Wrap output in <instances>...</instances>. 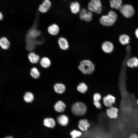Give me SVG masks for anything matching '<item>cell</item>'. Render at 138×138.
Returning a JSON list of instances; mask_svg holds the SVG:
<instances>
[{"label":"cell","instance_id":"1","mask_svg":"<svg viewBox=\"0 0 138 138\" xmlns=\"http://www.w3.org/2000/svg\"><path fill=\"white\" fill-rule=\"evenodd\" d=\"M37 25L35 22L26 36V48L29 51L33 50L36 45L41 44L44 42V38L40 32L37 29Z\"/></svg>","mask_w":138,"mask_h":138},{"label":"cell","instance_id":"2","mask_svg":"<svg viewBox=\"0 0 138 138\" xmlns=\"http://www.w3.org/2000/svg\"><path fill=\"white\" fill-rule=\"evenodd\" d=\"M117 16L114 11L110 10L108 14L102 16L99 19L100 23L106 26H111L113 25L117 20Z\"/></svg>","mask_w":138,"mask_h":138},{"label":"cell","instance_id":"3","mask_svg":"<svg viewBox=\"0 0 138 138\" xmlns=\"http://www.w3.org/2000/svg\"><path fill=\"white\" fill-rule=\"evenodd\" d=\"M78 68L84 74H91L94 71L95 66L94 64L90 60H84L80 62Z\"/></svg>","mask_w":138,"mask_h":138},{"label":"cell","instance_id":"4","mask_svg":"<svg viewBox=\"0 0 138 138\" xmlns=\"http://www.w3.org/2000/svg\"><path fill=\"white\" fill-rule=\"evenodd\" d=\"M73 113L77 116H82L84 115L87 111L85 105L83 102H78L74 103L71 107Z\"/></svg>","mask_w":138,"mask_h":138},{"label":"cell","instance_id":"5","mask_svg":"<svg viewBox=\"0 0 138 138\" xmlns=\"http://www.w3.org/2000/svg\"><path fill=\"white\" fill-rule=\"evenodd\" d=\"M87 8L91 12L99 14L102 12V6L100 0H90L89 2Z\"/></svg>","mask_w":138,"mask_h":138},{"label":"cell","instance_id":"6","mask_svg":"<svg viewBox=\"0 0 138 138\" xmlns=\"http://www.w3.org/2000/svg\"><path fill=\"white\" fill-rule=\"evenodd\" d=\"M119 10L122 15L127 18L131 17L134 13L133 7L130 5L125 4L122 5Z\"/></svg>","mask_w":138,"mask_h":138},{"label":"cell","instance_id":"7","mask_svg":"<svg viewBox=\"0 0 138 138\" xmlns=\"http://www.w3.org/2000/svg\"><path fill=\"white\" fill-rule=\"evenodd\" d=\"M93 15L92 12L84 8H81L79 12V17L82 20L89 22L92 19Z\"/></svg>","mask_w":138,"mask_h":138},{"label":"cell","instance_id":"8","mask_svg":"<svg viewBox=\"0 0 138 138\" xmlns=\"http://www.w3.org/2000/svg\"><path fill=\"white\" fill-rule=\"evenodd\" d=\"M102 50L105 53H110L113 50L114 46L113 44L109 41H106L102 43L101 45Z\"/></svg>","mask_w":138,"mask_h":138},{"label":"cell","instance_id":"9","mask_svg":"<svg viewBox=\"0 0 138 138\" xmlns=\"http://www.w3.org/2000/svg\"><path fill=\"white\" fill-rule=\"evenodd\" d=\"M103 103L106 106L110 107L112 106L113 104L115 103L116 98L114 96L109 94L103 98Z\"/></svg>","mask_w":138,"mask_h":138},{"label":"cell","instance_id":"10","mask_svg":"<svg viewBox=\"0 0 138 138\" xmlns=\"http://www.w3.org/2000/svg\"><path fill=\"white\" fill-rule=\"evenodd\" d=\"M119 112V109L117 108L112 106L107 109L106 114L110 118L116 119L118 117Z\"/></svg>","mask_w":138,"mask_h":138},{"label":"cell","instance_id":"11","mask_svg":"<svg viewBox=\"0 0 138 138\" xmlns=\"http://www.w3.org/2000/svg\"><path fill=\"white\" fill-rule=\"evenodd\" d=\"M51 6V3L49 0H44L39 7V11L43 13L47 12Z\"/></svg>","mask_w":138,"mask_h":138},{"label":"cell","instance_id":"12","mask_svg":"<svg viewBox=\"0 0 138 138\" xmlns=\"http://www.w3.org/2000/svg\"><path fill=\"white\" fill-rule=\"evenodd\" d=\"M71 11L72 13L74 14H77L80 10V6L79 3L77 1L72 2L70 5Z\"/></svg>","mask_w":138,"mask_h":138},{"label":"cell","instance_id":"13","mask_svg":"<svg viewBox=\"0 0 138 138\" xmlns=\"http://www.w3.org/2000/svg\"><path fill=\"white\" fill-rule=\"evenodd\" d=\"M127 66L130 68H137L138 67V59L133 57L128 59L126 62Z\"/></svg>","mask_w":138,"mask_h":138},{"label":"cell","instance_id":"14","mask_svg":"<svg viewBox=\"0 0 138 138\" xmlns=\"http://www.w3.org/2000/svg\"><path fill=\"white\" fill-rule=\"evenodd\" d=\"M90 126L87 120L86 119H81L79 120L78 124V127L82 131H85Z\"/></svg>","mask_w":138,"mask_h":138},{"label":"cell","instance_id":"15","mask_svg":"<svg viewBox=\"0 0 138 138\" xmlns=\"http://www.w3.org/2000/svg\"><path fill=\"white\" fill-rule=\"evenodd\" d=\"M58 43L60 48L62 50H66L68 48V43L65 38L63 37L59 38L58 40Z\"/></svg>","mask_w":138,"mask_h":138},{"label":"cell","instance_id":"16","mask_svg":"<svg viewBox=\"0 0 138 138\" xmlns=\"http://www.w3.org/2000/svg\"><path fill=\"white\" fill-rule=\"evenodd\" d=\"M66 107L65 104L62 101H59L55 104L54 106V110L59 112H63Z\"/></svg>","mask_w":138,"mask_h":138},{"label":"cell","instance_id":"17","mask_svg":"<svg viewBox=\"0 0 138 138\" xmlns=\"http://www.w3.org/2000/svg\"><path fill=\"white\" fill-rule=\"evenodd\" d=\"M57 120L60 125L63 126L66 125L68 122L67 117L63 114L59 116L57 118Z\"/></svg>","mask_w":138,"mask_h":138},{"label":"cell","instance_id":"18","mask_svg":"<svg viewBox=\"0 0 138 138\" xmlns=\"http://www.w3.org/2000/svg\"><path fill=\"white\" fill-rule=\"evenodd\" d=\"M110 5L111 8L119 9L122 6V0H110Z\"/></svg>","mask_w":138,"mask_h":138},{"label":"cell","instance_id":"19","mask_svg":"<svg viewBox=\"0 0 138 138\" xmlns=\"http://www.w3.org/2000/svg\"><path fill=\"white\" fill-rule=\"evenodd\" d=\"M58 26L56 24H53L50 26L48 28L49 32L51 34L55 35L58 34L59 32Z\"/></svg>","mask_w":138,"mask_h":138},{"label":"cell","instance_id":"20","mask_svg":"<svg viewBox=\"0 0 138 138\" xmlns=\"http://www.w3.org/2000/svg\"><path fill=\"white\" fill-rule=\"evenodd\" d=\"M28 57L30 62L33 64L37 63L40 59L39 56L33 52L29 53L28 55Z\"/></svg>","mask_w":138,"mask_h":138},{"label":"cell","instance_id":"21","mask_svg":"<svg viewBox=\"0 0 138 138\" xmlns=\"http://www.w3.org/2000/svg\"><path fill=\"white\" fill-rule=\"evenodd\" d=\"M54 88L55 91L59 94L63 93L65 90V86L61 83H57L55 84L54 85Z\"/></svg>","mask_w":138,"mask_h":138},{"label":"cell","instance_id":"22","mask_svg":"<svg viewBox=\"0 0 138 138\" xmlns=\"http://www.w3.org/2000/svg\"><path fill=\"white\" fill-rule=\"evenodd\" d=\"M44 125L46 126L52 128L54 127L55 123L54 120L51 118H47L43 121Z\"/></svg>","mask_w":138,"mask_h":138},{"label":"cell","instance_id":"23","mask_svg":"<svg viewBox=\"0 0 138 138\" xmlns=\"http://www.w3.org/2000/svg\"><path fill=\"white\" fill-rule=\"evenodd\" d=\"M0 45L4 49H8L10 46V43L7 39L5 37L0 39Z\"/></svg>","mask_w":138,"mask_h":138},{"label":"cell","instance_id":"24","mask_svg":"<svg viewBox=\"0 0 138 138\" xmlns=\"http://www.w3.org/2000/svg\"><path fill=\"white\" fill-rule=\"evenodd\" d=\"M34 98L33 94L29 91L26 92L24 96V99L25 101L28 103L32 102Z\"/></svg>","mask_w":138,"mask_h":138},{"label":"cell","instance_id":"25","mask_svg":"<svg viewBox=\"0 0 138 138\" xmlns=\"http://www.w3.org/2000/svg\"><path fill=\"white\" fill-rule=\"evenodd\" d=\"M40 64L43 67L47 68L50 66L51 62L48 58L46 57H44L41 60Z\"/></svg>","mask_w":138,"mask_h":138},{"label":"cell","instance_id":"26","mask_svg":"<svg viewBox=\"0 0 138 138\" xmlns=\"http://www.w3.org/2000/svg\"><path fill=\"white\" fill-rule=\"evenodd\" d=\"M130 37L127 35L122 34L119 37V41L120 43L123 45L128 44L129 42Z\"/></svg>","mask_w":138,"mask_h":138},{"label":"cell","instance_id":"27","mask_svg":"<svg viewBox=\"0 0 138 138\" xmlns=\"http://www.w3.org/2000/svg\"><path fill=\"white\" fill-rule=\"evenodd\" d=\"M30 74L33 78L37 79L40 76V73L37 68L33 67L31 68L30 71Z\"/></svg>","mask_w":138,"mask_h":138},{"label":"cell","instance_id":"28","mask_svg":"<svg viewBox=\"0 0 138 138\" xmlns=\"http://www.w3.org/2000/svg\"><path fill=\"white\" fill-rule=\"evenodd\" d=\"M77 89L79 91L84 93L87 91V87L85 84L83 83H81L77 86Z\"/></svg>","mask_w":138,"mask_h":138},{"label":"cell","instance_id":"29","mask_svg":"<svg viewBox=\"0 0 138 138\" xmlns=\"http://www.w3.org/2000/svg\"><path fill=\"white\" fill-rule=\"evenodd\" d=\"M82 133L79 131L74 130L70 133L72 138H77L80 137L82 135Z\"/></svg>","mask_w":138,"mask_h":138},{"label":"cell","instance_id":"30","mask_svg":"<svg viewBox=\"0 0 138 138\" xmlns=\"http://www.w3.org/2000/svg\"><path fill=\"white\" fill-rule=\"evenodd\" d=\"M101 98V96L98 93H96L93 96L94 102H99Z\"/></svg>","mask_w":138,"mask_h":138},{"label":"cell","instance_id":"31","mask_svg":"<svg viewBox=\"0 0 138 138\" xmlns=\"http://www.w3.org/2000/svg\"><path fill=\"white\" fill-rule=\"evenodd\" d=\"M129 138H138V136L137 134L134 133L131 134Z\"/></svg>","mask_w":138,"mask_h":138},{"label":"cell","instance_id":"32","mask_svg":"<svg viewBox=\"0 0 138 138\" xmlns=\"http://www.w3.org/2000/svg\"><path fill=\"white\" fill-rule=\"evenodd\" d=\"M135 34L137 37L138 38V28L136 30Z\"/></svg>","mask_w":138,"mask_h":138},{"label":"cell","instance_id":"33","mask_svg":"<svg viewBox=\"0 0 138 138\" xmlns=\"http://www.w3.org/2000/svg\"><path fill=\"white\" fill-rule=\"evenodd\" d=\"M3 18V16L2 13L0 12V20H2Z\"/></svg>","mask_w":138,"mask_h":138},{"label":"cell","instance_id":"34","mask_svg":"<svg viewBox=\"0 0 138 138\" xmlns=\"http://www.w3.org/2000/svg\"><path fill=\"white\" fill-rule=\"evenodd\" d=\"M4 138H13L12 136H7L4 137Z\"/></svg>","mask_w":138,"mask_h":138},{"label":"cell","instance_id":"35","mask_svg":"<svg viewBox=\"0 0 138 138\" xmlns=\"http://www.w3.org/2000/svg\"><path fill=\"white\" fill-rule=\"evenodd\" d=\"M136 103L138 105V98L136 100Z\"/></svg>","mask_w":138,"mask_h":138}]
</instances>
